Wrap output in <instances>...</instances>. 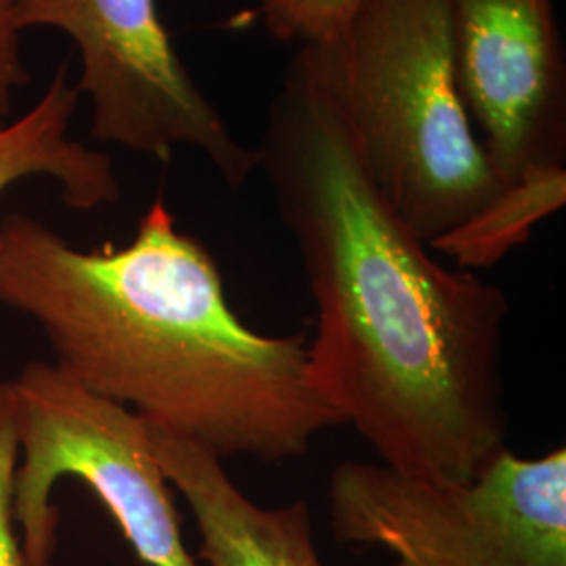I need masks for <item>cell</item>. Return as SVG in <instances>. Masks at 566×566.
Segmentation results:
<instances>
[{"label": "cell", "mask_w": 566, "mask_h": 566, "mask_svg": "<svg viewBox=\"0 0 566 566\" xmlns=\"http://www.w3.org/2000/svg\"><path fill=\"white\" fill-rule=\"evenodd\" d=\"M361 0H259L266 32L282 42L324 41Z\"/></svg>", "instance_id": "11"}, {"label": "cell", "mask_w": 566, "mask_h": 566, "mask_svg": "<svg viewBox=\"0 0 566 566\" xmlns=\"http://www.w3.org/2000/svg\"><path fill=\"white\" fill-rule=\"evenodd\" d=\"M458 91L504 185L566 168V61L554 0H447Z\"/></svg>", "instance_id": "7"}, {"label": "cell", "mask_w": 566, "mask_h": 566, "mask_svg": "<svg viewBox=\"0 0 566 566\" xmlns=\"http://www.w3.org/2000/svg\"><path fill=\"white\" fill-rule=\"evenodd\" d=\"M256 149L317 308L308 364L325 403L382 464L476 479L507 449L504 290L428 254L298 55Z\"/></svg>", "instance_id": "1"}, {"label": "cell", "mask_w": 566, "mask_h": 566, "mask_svg": "<svg viewBox=\"0 0 566 566\" xmlns=\"http://www.w3.org/2000/svg\"><path fill=\"white\" fill-rule=\"evenodd\" d=\"M18 25H51L76 42L95 139L163 163L191 145L235 191L259 170V149L231 135L179 60L158 0H20Z\"/></svg>", "instance_id": "6"}, {"label": "cell", "mask_w": 566, "mask_h": 566, "mask_svg": "<svg viewBox=\"0 0 566 566\" xmlns=\"http://www.w3.org/2000/svg\"><path fill=\"white\" fill-rule=\"evenodd\" d=\"M11 385L20 441L13 516L23 566H53L60 510L51 495L63 476L97 495L143 565L200 566L182 542L170 483L142 416L42 361L25 365Z\"/></svg>", "instance_id": "5"}, {"label": "cell", "mask_w": 566, "mask_h": 566, "mask_svg": "<svg viewBox=\"0 0 566 566\" xmlns=\"http://www.w3.org/2000/svg\"><path fill=\"white\" fill-rule=\"evenodd\" d=\"M0 304L41 325L70 380L219 460L301 458L343 426L313 382L308 343L243 324L219 264L163 200L122 248L78 250L7 214Z\"/></svg>", "instance_id": "2"}, {"label": "cell", "mask_w": 566, "mask_h": 566, "mask_svg": "<svg viewBox=\"0 0 566 566\" xmlns=\"http://www.w3.org/2000/svg\"><path fill=\"white\" fill-rule=\"evenodd\" d=\"M18 7L20 0H0V118L11 112L13 91L28 82L20 57Z\"/></svg>", "instance_id": "13"}, {"label": "cell", "mask_w": 566, "mask_h": 566, "mask_svg": "<svg viewBox=\"0 0 566 566\" xmlns=\"http://www.w3.org/2000/svg\"><path fill=\"white\" fill-rule=\"evenodd\" d=\"M296 55L338 107L386 202L426 245L506 189L458 91L447 0H361Z\"/></svg>", "instance_id": "3"}, {"label": "cell", "mask_w": 566, "mask_h": 566, "mask_svg": "<svg viewBox=\"0 0 566 566\" xmlns=\"http://www.w3.org/2000/svg\"><path fill=\"white\" fill-rule=\"evenodd\" d=\"M78 95L61 67L28 114L11 124L0 122V191L25 177L44 175L60 182L67 208L93 210L118 202L120 185L112 160L67 137Z\"/></svg>", "instance_id": "9"}, {"label": "cell", "mask_w": 566, "mask_h": 566, "mask_svg": "<svg viewBox=\"0 0 566 566\" xmlns=\"http://www.w3.org/2000/svg\"><path fill=\"white\" fill-rule=\"evenodd\" d=\"M20 464L15 392L0 382V566H23L21 537L13 516V479Z\"/></svg>", "instance_id": "12"}, {"label": "cell", "mask_w": 566, "mask_h": 566, "mask_svg": "<svg viewBox=\"0 0 566 566\" xmlns=\"http://www.w3.org/2000/svg\"><path fill=\"white\" fill-rule=\"evenodd\" d=\"M149 443L164 476L191 507L200 533L198 558L208 566H325L315 549L304 502L263 507L235 485L223 460L156 426Z\"/></svg>", "instance_id": "8"}, {"label": "cell", "mask_w": 566, "mask_h": 566, "mask_svg": "<svg viewBox=\"0 0 566 566\" xmlns=\"http://www.w3.org/2000/svg\"><path fill=\"white\" fill-rule=\"evenodd\" d=\"M566 202V168L542 170L506 189L455 231L430 243L464 269H486L525 243L533 227Z\"/></svg>", "instance_id": "10"}, {"label": "cell", "mask_w": 566, "mask_h": 566, "mask_svg": "<svg viewBox=\"0 0 566 566\" xmlns=\"http://www.w3.org/2000/svg\"><path fill=\"white\" fill-rule=\"evenodd\" d=\"M338 542L390 549L397 566H566V449H504L468 483L344 462L329 479Z\"/></svg>", "instance_id": "4"}]
</instances>
